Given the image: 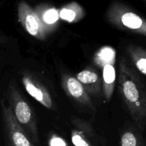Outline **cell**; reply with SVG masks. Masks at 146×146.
Returning <instances> with one entry per match:
<instances>
[{"mask_svg":"<svg viewBox=\"0 0 146 146\" xmlns=\"http://www.w3.org/2000/svg\"><path fill=\"white\" fill-rule=\"evenodd\" d=\"M2 96L11 107L17 121L24 128L30 140L33 143H38V128L34 112L12 82L9 83Z\"/></svg>","mask_w":146,"mask_h":146,"instance_id":"1","label":"cell"},{"mask_svg":"<svg viewBox=\"0 0 146 146\" xmlns=\"http://www.w3.org/2000/svg\"><path fill=\"white\" fill-rule=\"evenodd\" d=\"M0 121L6 146H36L19 123L11 107L3 96L0 98Z\"/></svg>","mask_w":146,"mask_h":146,"instance_id":"2","label":"cell"},{"mask_svg":"<svg viewBox=\"0 0 146 146\" xmlns=\"http://www.w3.org/2000/svg\"><path fill=\"white\" fill-rule=\"evenodd\" d=\"M119 86L125 104L133 113L136 112L141 106V92L135 77L125 64L124 58L119 63Z\"/></svg>","mask_w":146,"mask_h":146,"instance_id":"3","label":"cell"},{"mask_svg":"<svg viewBox=\"0 0 146 146\" xmlns=\"http://www.w3.org/2000/svg\"><path fill=\"white\" fill-rule=\"evenodd\" d=\"M18 18L24 29L32 36L38 39L46 37V27L34 9L27 2L20 1L18 5Z\"/></svg>","mask_w":146,"mask_h":146,"instance_id":"4","label":"cell"},{"mask_svg":"<svg viewBox=\"0 0 146 146\" xmlns=\"http://www.w3.org/2000/svg\"><path fill=\"white\" fill-rule=\"evenodd\" d=\"M21 80L26 91L32 98L46 108L54 109V104L51 94L44 85L27 74L23 75Z\"/></svg>","mask_w":146,"mask_h":146,"instance_id":"5","label":"cell"},{"mask_svg":"<svg viewBox=\"0 0 146 146\" xmlns=\"http://www.w3.org/2000/svg\"><path fill=\"white\" fill-rule=\"evenodd\" d=\"M62 87L67 95L83 106L91 107L92 101L82 84L74 77L67 74L62 76Z\"/></svg>","mask_w":146,"mask_h":146,"instance_id":"6","label":"cell"},{"mask_svg":"<svg viewBox=\"0 0 146 146\" xmlns=\"http://www.w3.org/2000/svg\"><path fill=\"white\" fill-rule=\"evenodd\" d=\"M78 81L82 84L85 90L93 94H96L101 89V81L98 74L91 70H84L76 76Z\"/></svg>","mask_w":146,"mask_h":146,"instance_id":"7","label":"cell"},{"mask_svg":"<svg viewBox=\"0 0 146 146\" xmlns=\"http://www.w3.org/2000/svg\"><path fill=\"white\" fill-rule=\"evenodd\" d=\"M115 81V68L111 64H105L103 70V91L106 100H109L112 96Z\"/></svg>","mask_w":146,"mask_h":146,"instance_id":"8","label":"cell"},{"mask_svg":"<svg viewBox=\"0 0 146 146\" xmlns=\"http://www.w3.org/2000/svg\"><path fill=\"white\" fill-rule=\"evenodd\" d=\"M84 10L76 2H71L63 7L59 12V17L68 22H76L84 17Z\"/></svg>","mask_w":146,"mask_h":146,"instance_id":"9","label":"cell"},{"mask_svg":"<svg viewBox=\"0 0 146 146\" xmlns=\"http://www.w3.org/2000/svg\"><path fill=\"white\" fill-rule=\"evenodd\" d=\"M35 11L38 14V17H40L45 27L56 24V22H57L59 19V12L58 10L53 7H51V8L44 7V8L40 9L39 11L37 10H35Z\"/></svg>","mask_w":146,"mask_h":146,"instance_id":"10","label":"cell"},{"mask_svg":"<svg viewBox=\"0 0 146 146\" xmlns=\"http://www.w3.org/2000/svg\"><path fill=\"white\" fill-rule=\"evenodd\" d=\"M121 146H137V140L134 134L126 132L121 138Z\"/></svg>","mask_w":146,"mask_h":146,"instance_id":"11","label":"cell"},{"mask_svg":"<svg viewBox=\"0 0 146 146\" xmlns=\"http://www.w3.org/2000/svg\"><path fill=\"white\" fill-rule=\"evenodd\" d=\"M114 56H115V54H114L113 50L109 48H106L103 49L100 53L99 59L100 61L103 60V61H107V62H108V64H110L109 61H112V60L115 57Z\"/></svg>","mask_w":146,"mask_h":146,"instance_id":"12","label":"cell"},{"mask_svg":"<svg viewBox=\"0 0 146 146\" xmlns=\"http://www.w3.org/2000/svg\"><path fill=\"white\" fill-rule=\"evenodd\" d=\"M71 140L73 144L75 146H90L87 141L79 134H74Z\"/></svg>","mask_w":146,"mask_h":146,"instance_id":"13","label":"cell"},{"mask_svg":"<svg viewBox=\"0 0 146 146\" xmlns=\"http://www.w3.org/2000/svg\"><path fill=\"white\" fill-rule=\"evenodd\" d=\"M135 63L138 69L146 75V58L141 57L135 59Z\"/></svg>","mask_w":146,"mask_h":146,"instance_id":"14","label":"cell"},{"mask_svg":"<svg viewBox=\"0 0 146 146\" xmlns=\"http://www.w3.org/2000/svg\"><path fill=\"white\" fill-rule=\"evenodd\" d=\"M50 146H66L65 141L58 137H54L50 141Z\"/></svg>","mask_w":146,"mask_h":146,"instance_id":"15","label":"cell"},{"mask_svg":"<svg viewBox=\"0 0 146 146\" xmlns=\"http://www.w3.org/2000/svg\"><path fill=\"white\" fill-rule=\"evenodd\" d=\"M4 41H5V39H4L2 37L0 36V46L2 45V44L4 43ZM1 62V54H0V63Z\"/></svg>","mask_w":146,"mask_h":146,"instance_id":"16","label":"cell"}]
</instances>
